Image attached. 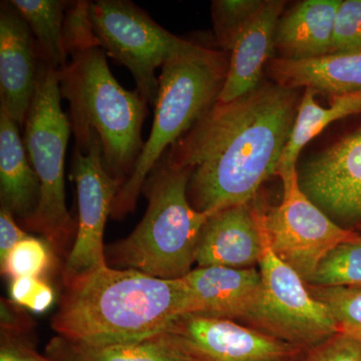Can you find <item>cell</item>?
<instances>
[{"label":"cell","instance_id":"6da1fadb","mask_svg":"<svg viewBox=\"0 0 361 361\" xmlns=\"http://www.w3.org/2000/svg\"><path fill=\"white\" fill-rule=\"evenodd\" d=\"M300 99L299 90L262 82L217 102L166 152L171 165L191 169L188 198L196 210L212 215L254 200L276 172Z\"/></svg>","mask_w":361,"mask_h":361},{"label":"cell","instance_id":"7a4b0ae2","mask_svg":"<svg viewBox=\"0 0 361 361\" xmlns=\"http://www.w3.org/2000/svg\"><path fill=\"white\" fill-rule=\"evenodd\" d=\"M196 313L184 278L161 279L108 265L66 286L51 329L82 345L137 343Z\"/></svg>","mask_w":361,"mask_h":361},{"label":"cell","instance_id":"3957f363","mask_svg":"<svg viewBox=\"0 0 361 361\" xmlns=\"http://www.w3.org/2000/svg\"><path fill=\"white\" fill-rule=\"evenodd\" d=\"M65 68L59 71V92L70 104L68 121L75 149L89 153L99 137L103 163L111 177L125 184L144 149L142 128L148 103L137 90L116 82L99 45L73 49Z\"/></svg>","mask_w":361,"mask_h":361},{"label":"cell","instance_id":"277c9868","mask_svg":"<svg viewBox=\"0 0 361 361\" xmlns=\"http://www.w3.org/2000/svg\"><path fill=\"white\" fill-rule=\"evenodd\" d=\"M229 59V54L222 49L187 40L161 66L151 135L129 179L116 196L111 214L114 219L134 212L145 180L169 147L217 103Z\"/></svg>","mask_w":361,"mask_h":361},{"label":"cell","instance_id":"5b68a950","mask_svg":"<svg viewBox=\"0 0 361 361\" xmlns=\"http://www.w3.org/2000/svg\"><path fill=\"white\" fill-rule=\"evenodd\" d=\"M192 170L171 165L164 155L145 180L146 214L127 238L108 249L106 263L161 279H180L196 262L199 238L209 214L188 198Z\"/></svg>","mask_w":361,"mask_h":361},{"label":"cell","instance_id":"8992f818","mask_svg":"<svg viewBox=\"0 0 361 361\" xmlns=\"http://www.w3.org/2000/svg\"><path fill=\"white\" fill-rule=\"evenodd\" d=\"M61 99L59 71L39 59L35 96L23 128V142L39 178L40 200L26 229L39 233L54 251L63 254L77 233V225L66 203L65 159L71 129Z\"/></svg>","mask_w":361,"mask_h":361},{"label":"cell","instance_id":"52a82bcc","mask_svg":"<svg viewBox=\"0 0 361 361\" xmlns=\"http://www.w3.org/2000/svg\"><path fill=\"white\" fill-rule=\"evenodd\" d=\"M87 18L99 47L130 71L137 92L155 106L159 92L156 70L187 40L169 32L128 0L89 1Z\"/></svg>","mask_w":361,"mask_h":361},{"label":"cell","instance_id":"ba28073f","mask_svg":"<svg viewBox=\"0 0 361 361\" xmlns=\"http://www.w3.org/2000/svg\"><path fill=\"white\" fill-rule=\"evenodd\" d=\"M252 211L275 255L306 283L329 251L361 237L330 219L304 193L298 175L284 183L279 205L267 211L253 207Z\"/></svg>","mask_w":361,"mask_h":361},{"label":"cell","instance_id":"9c48e42d","mask_svg":"<svg viewBox=\"0 0 361 361\" xmlns=\"http://www.w3.org/2000/svg\"><path fill=\"white\" fill-rule=\"evenodd\" d=\"M261 234L263 253L259 266L263 293L250 322L298 349L315 348L339 334L329 310L311 295L302 277L275 255Z\"/></svg>","mask_w":361,"mask_h":361},{"label":"cell","instance_id":"30bf717a","mask_svg":"<svg viewBox=\"0 0 361 361\" xmlns=\"http://www.w3.org/2000/svg\"><path fill=\"white\" fill-rule=\"evenodd\" d=\"M73 176L77 187L78 217L75 241L63 267L66 286L108 266L104 227L123 185L106 172L97 137L92 139L89 153L75 149Z\"/></svg>","mask_w":361,"mask_h":361},{"label":"cell","instance_id":"8fae6325","mask_svg":"<svg viewBox=\"0 0 361 361\" xmlns=\"http://www.w3.org/2000/svg\"><path fill=\"white\" fill-rule=\"evenodd\" d=\"M165 332L198 361H290L300 350L222 318L184 315Z\"/></svg>","mask_w":361,"mask_h":361},{"label":"cell","instance_id":"7c38bea8","mask_svg":"<svg viewBox=\"0 0 361 361\" xmlns=\"http://www.w3.org/2000/svg\"><path fill=\"white\" fill-rule=\"evenodd\" d=\"M300 186L322 210L344 221L361 219V126L313 158Z\"/></svg>","mask_w":361,"mask_h":361},{"label":"cell","instance_id":"4fadbf2b","mask_svg":"<svg viewBox=\"0 0 361 361\" xmlns=\"http://www.w3.org/2000/svg\"><path fill=\"white\" fill-rule=\"evenodd\" d=\"M39 56L32 30L11 1L0 6V110L25 128Z\"/></svg>","mask_w":361,"mask_h":361},{"label":"cell","instance_id":"5bb4252c","mask_svg":"<svg viewBox=\"0 0 361 361\" xmlns=\"http://www.w3.org/2000/svg\"><path fill=\"white\" fill-rule=\"evenodd\" d=\"M196 301L195 315L250 322L262 298L260 271L208 266L184 277Z\"/></svg>","mask_w":361,"mask_h":361},{"label":"cell","instance_id":"9a60e30c","mask_svg":"<svg viewBox=\"0 0 361 361\" xmlns=\"http://www.w3.org/2000/svg\"><path fill=\"white\" fill-rule=\"evenodd\" d=\"M263 238L248 205L228 207L209 216L196 252L199 267L252 268L259 264Z\"/></svg>","mask_w":361,"mask_h":361},{"label":"cell","instance_id":"2e32d148","mask_svg":"<svg viewBox=\"0 0 361 361\" xmlns=\"http://www.w3.org/2000/svg\"><path fill=\"white\" fill-rule=\"evenodd\" d=\"M285 2L263 0L239 33L229 56V68L220 103H228L248 94L262 82V71L274 49L275 33Z\"/></svg>","mask_w":361,"mask_h":361},{"label":"cell","instance_id":"e0dca14e","mask_svg":"<svg viewBox=\"0 0 361 361\" xmlns=\"http://www.w3.org/2000/svg\"><path fill=\"white\" fill-rule=\"evenodd\" d=\"M267 71L272 82L289 89H311L329 97L361 90V54H329L299 61L272 59Z\"/></svg>","mask_w":361,"mask_h":361},{"label":"cell","instance_id":"ac0fdd59","mask_svg":"<svg viewBox=\"0 0 361 361\" xmlns=\"http://www.w3.org/2000/svg\"><path fill=\"white\" fill-rule=\"evenodd\" d=\"M20 126L0 110V200L25 228L40 200V184L28 159Z\"/></svg>","mask_w":361,"mask_h":361},{"label":"cell","instance_id":"d6986e66","mask_svg":"<svg viewBox=\"0 0 361 361\" xmlns=\"http://www.w3.org/2000/svg\"><path fill=\"white\" fill-rule=\"evenodd\" d=\"M341 0H305L282 14L275 33L280 59H308L331 54L337 9Z\"/></svg>","mask_w":361,"mask_h":361},{"label":"cell","instance_id":"ffe728a7","mask_svg":"<svg viewBox=\"0 0 361 361\" xmlns=\"http://www.w3.org/2000/svg\"><path fill=\"white\" fill-rule=\"evenodd\" d=\"M316 94L317 92L313 90L305 89L301 97L290 137L275 172V175L281 179L282 184L298 175L297 160L307 142L314 139L330 123L361 113V90L346 96L330 97L329 108H323L316 103Z\"/></svg>","mask_w":361,"mask_h":361},{"label":"cell","instance_id":"44dd1931","mask_svg":"<svg viewBox=\"0 0 361 361\" xmlns=\"http://www.w3.org/2000/svg\"><path fill=\"white\" fill-rule=\"evenodd\" d=\"M47 353L54 361H198L166 332L137 343L108 346L82 345L58 336Z\"/></svg>","mask_w":361,"mask_h":361},{"label":"cell","instance_id":"7402d4cb","mask_svg":"<svg viewBox=\"0 0 361 361\" xmlns=\"http://www.w3.org/2000/svg\"><path fill=\"white\" fill-rule=\"evenodd\" d=\"M32 30L39 59L56 71L68 65L63 42L66 11L71 2L63 0H11Z\"/></svg>","mask_w":361,"mask_h":361},{"label":"cell","instance_id":"603a6c76","mask_svg":"<svg viewBox=\"0 0 361 361\" xmlns=\"http://www.w3.org/2000/svg\"><path fill=\"white\" fill-rule=\"evenodd\" d=\"M307 284L314 286H361V237L339 244L326 254Z\"/></svg>","mask_w":361,"mask_h":361},{"label":"cell","instance_id":"cb8c5ba5","mask_svg":"<svg viewBox=\"0 0 361 361\" xmlns=\"http://www.w3.org/2000/svg\"><path fill=\"white\" fill-rule=\"evenodd\" d=\"M307 286L311 295L329 310L339 334L361 339V286Z\"/></svg>","mask_w":361,"mask_h":361},{"label":"cell","instance_id":"d4e9b609","mask_svg":"<svg viewBox=\"0 0 361 361\" xmlns=\"http://www.w3.org/2000/svg\"><path fill=\"white\" fill-rule=\"evenodd\" d=\"M54 265V248L47 240L30 236L23 240L0 265L2 275L11 280L21 277L42 278Z\"/></svg>","mask_w":361,"mask_h":361},{"label":"cell","instance_id":"484cf974","mask_svg":"<svg viewBox=\"0 0 361 361\" xmlns=\"http://www.w3.org/2000/svg\"><path fill=\"white\" fill-rule=\"evenodd\" d=\"M263 0H215L212 2L214 32L220 49L230 54L239 33Z\"/></svg>","mask_w":361,"mask_h":361},{"label":"cell","instance_id":"4316f807","mask_svg":"<svg viewBox=\"0 0 361 361\" xmlns=\"http://www.w3.org/2000/svg\"><path fill=\"white\" fill-rule=\"evenodd\" d=\"M331 54H361V0H344L339 4Z\"/></svg>","mask_w":361,"mask_h":361},{"label":"cell","instance_id":"83f0119b","mask_svg":"<svg viewBox=\"0 0 361 361\" xmlns=\"http://www.w3.org/2000/svg\"><path fill=\"white\" fill-rule=\"evenodd\" d=\"M9 293L14 303L35 313L49 310L56 298L51 285L42 278L21 277L11 280Z\"/></svg>","mask_w":361,"mask_h":361},{"label":"cell","instance_id":"f1b7e54d","mask_svg":"<svg viewBox=\"0 0 361 361\" xmlns=\"http://www.w3.org/2000/svg\"><path fill=\"white\" fill-rule=\"evenodd\" d=\"M304 361H361V339L337 334L311 348Z\"/></svg>","mask_w":361,"mask_h":361},{"label":"cell","instance_id":"f546056e","mask_svg":"<svg viewBox=\"0 0 361 361\" xmlns=\"http://www.w3.org/2000/svg\"><path fill=\"white\" fill-rule=\"evenodd\" d=\"M0 325L1 332L23 336L32 329L33 322L21 306L14 303L13 300L1 298Z\"/></svg>","mask_w":361,"mask_h":361},{"label":"cell","instance_id":"4dcf8cb0","mask_svg":"<svg viewBox=\"0 0 361 361\" xmlns=\"http://www.w3.org/2000/svg\"><path fill=\"white\" fill-rule=\"evenodd\" d=\"M30 235L16 223L13 214L6 208H0V265L6 262L14 247Z\"/></svg>","mask_w":361,"mask_h":361},{"label":"cell","instance_id":"1f68e13d","mask_svg":"<svg viewBox=\"0 0 361 361\" xmlns=\"http://www.w3.org/2000/svg\"><path fill=\"white\" fill-rule=\"evenodd\" d=\"M0 361H54L42 357L20 336L1 332Z\"/></svg>","mask_w":361,"mask_h":361}]
</instances>
